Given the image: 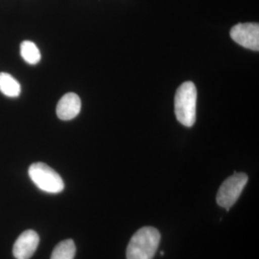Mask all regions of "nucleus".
<instances>
[{
  "mask_svg": "<svg viewBox=\"0 0 259 259\" xmlns=\"http://www.w3.org/2000/svg\"><path fill=\"white\" fill-rule=\"evenodd\" d=\"M160 242V233L153 227H143L130 240L127 259H153Z\"/></svg>",
  "mask_w": 259,
  "mask_h": 259,
  "instance_id": "1",
  "label": "nucleus"
},
{
  "mask_svg": "<svg viewBox=\"0 0 259 259\" xmlns=\"http://www.w3.org/2000/svg\"><path fill=\"white\" fill-rule=\"evenodd\" d=\"M197 89L192 82H185L177 90L175 114L177 120L185 127H192L196 121Z\"/></svg>",
  "mask_w": 259,
  "mask_h": 259,
  "instance_id": "2",
  "label": "nucleus"
},
{
  "mask_svg": "<svg viewBox=\"0 0 259 259\" xmlns=\"http://www.w3.org/2000/svg\"><path fill=\"white\" fill-rule=\"evenodd\" d=\"M29 177L40 190L57 194L64 190L65 184L55 170L42 162L33 163L29 167Z\"/></svg>",
  "mask_w": 259,
  "mask_h": 259,
  "instance_id": "3",
  "label": "nucleus"
},
{
  "mask_svg": "<svg viewBox=\"0 0 259 259\" xmlns=\"http://www.w3.org/2000/svg\"><path fill=\"white\" fill-rule=\"evenodd\" d=\"M248 180L249 178L245 173L235 172L232 176L229 177L218 190L216 196L217 204L229 211L239 199Z\"/></svg>",
  "mask_w": 259,
  "mask_h": 259,
  "instance_id": "4",
  "label": "nucleus"
},
{
  "mask_svg": "<svg viewBox=\"0 0 259 259\" xmlns=\"http://www.w3.org/2000/svg\"><path fill=\"white\" fill-rule=\"evenodd\" d=\"M231 37L241 47L258 51L259 24L254 22L236 24L231 30Z\"/></svg>",
  "mask_w": 259,
  "mask_h": 259,
  "instance_id": "5",
  "label": "nucleus"
},
{
  "mask_svg": "<svg viewBox=\"0 0 259 259\" xmlns=\"http://www.w3.org/2000/svg\"><path fill=\"white\" fill-rule=\"evenodd\" d=\"M39 243L37 232L28 230L22 232L15 242L13 254L16 259H29L33 256Z\"/></svg>",
  "mask_w": 259,
  "mask_h": 259,
  "instance_id": "6",
  "label": "nucleus"
},
{
  "mask_svg": "<svg viewBox=\"0 0 259 259\" xmlns=\"http://www.w3.org/2000/svg\"><path fill=\"white\" fill-rule=\"evenodd\" d=\"M81 111V99L76 93L65 94L57 105V115L62 120H71Z\"/></svg>",
  "mask_w": 259,
  "mask_h": 259,
  "instance_id": "7",
  "label": "nucleus"
},
{
  "mask_svg": "<svg viewBox=\"0 0 259 259\" xmlns=\"http://www.w3.org/2000/svg\"><path fill=\"white\" fill-rule=\"evenodd\" d=\"M0 92L8 97H18L21 88L19 82L9 73H0Z\"/></svg>",
  "mask_w": 259,
  "mask_h": 259,
  "instance_id": "8",
  "label": "nucleus"
},
{
  "mask_svg": "<svg viewBox=\"0 0 259 259\" xmlns=\"http://www.w3.org/2000/svg\"><path fill=\"white\" fill-rule=\"evenodd\" d=\"M20 55L29 65H37L41 57L37 46L30 40H24L20 44Z\"/></svg>",
  "mask_w": 259,
  "mask_h": 259,
  "instance_id": "9",
  "label": "nucleus"
},
{
  "mask_svg": "<svg viewBox=\"0 0 259 259\" xmlns=\"http://www.w3.org/2000/svg\"><path fill=\"white\" fill-rule=\"evenodd\" d=\"M76 253L74 241L71 239L62 241L53 250L50 259H73Z\"/></svg>",
  "mask_w": 259,
  "mask_h": 259,
  "instance_id": "10",
  "label": "nucleus"
},
{
  "mask_svg": "<svg viewBox=\"0 0 259 259\" xmlns=\"http://www.w3.org/2000/svg\"><path fill=\"white\" fill-rule=\"evenodd\" d=\"M160 255H164V251H161V252H160Z\"/></svg>",
  "mask_w": 259,
  "mask_h": 259,
  "instance_id": "11",
  "label": "nucleus"
}]
</instances>
